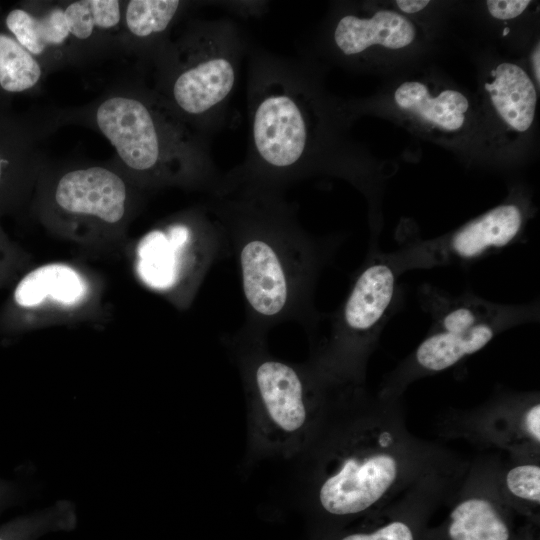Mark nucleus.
Returning a JSON list of instances; mask_svg holds the SVG:
<instances>
[{
  "mask_svg": "<svg viewBox=\"0 0 540 540\" xmlns=\"http://www.w3.org/2000/svg\"><path fill=\"white\" fill-rule=\"evenodd\" d=\"M397 439L392 430L379 428L367 443L341 458L320 484L318 499L322 508L335 516L355 515L392 495L408 468Z\"/></svg>",
  "mask_w": 540,
  "mask_h": 540,
  "instance_id": "nucleus-7",
  "label": "nucleus"
},
{
  "mask_svg": "<svg viewBox=\"0 0 540 540\" xmlns=\"http://www.w3.org/2000/svg\"><path fill=\"white\" fill-rule=\"evenodd\" d=\"M417 38L416 25L401 13L383 9L370 15L349 13L341 16L333 31L336 48L354 57L374 48L401 50Z\"/></svg>",
  "mask_w": 540,
  "mask_h": 540,
  "instance_id": "nucleus-11",
  "label": "nucleus"
},
{
  "mask_svg": "<svg viewBox=\"0 0 540 540\" xmlns=\"http://www.w3.org/2000/svg\"><path fill=\"white\" fill-rule=\"evenodd\" d=\"M38 211L67 238L99 241L116 237L129 221L135 187L114 165H73L38 177Z\"/></svg>",
  "mask_w": 540,
  "mask_h": 540,
  "instance_id": "nucleus-5",
  "label": "nucleus"
},
{
  "mask_svg": "<svg viewBox=\"0 0 540 540\" xmlns=\"http://www.w3.org/2000/svg\"><path fill=\"white\" fill-rule=\"evenodd\" d=\"M6 124L0 125V212L16 204L44 167L30 133Z\"/></svg>",
  "mask_w": 540,
  "mask_h": 540,
  "instance_id": "nucleus-13",
  "label": "nucleus"
},
{
  "mask_svg": "<svg viewBox=\"0 0 540 540\" xmlns=\"http://www.w3.org/2000/svg\"><path fill=\"white\" fill-rule=\"evenodd\" d=\"M539 60H540V50H539V43L535 46L532 54H531V65H532V72H533V81L537 86H539L540 83V66H539Z\"/></svg>",
  "mask_w": 540,
  "mask_h": 540,
  "instance_id": "nucleus-27",
  "label": "nucleus"
},
{
  "mask_svg": "<svg viewBox=\"0 0 540 540\" xmlns=\"http://www.w3.org/2000/svg\"><path fill=\"white\" fill-rule=\"evenodd\" d=\"M531 4L528 0H489V13L498 20H511L520 16Z\"/></svg>",
  "mask_w": 540,
  "mask_h": 540,
  "instance_id": "nucleus-23",
  "label": "nucleus"
},
{
  "mask_svg": "<svg viewBox=\"0 0 540 540\" xmlns=\"http://www.w3.org/2000/svg\"><path fill=\"white\" fill-rule=\"evenodd\" d=\"M522 213L514 204L500 205L459 230L452 240L454 250L473 257L491 246H503L518 233Z\"/></svg>",
  "mask_w": 540,
  "mask_h": 540,
  "instance_id": "nucleus-16",
  "label": "nucleus"
},
{
  "mask_svg": "<svg viewBox=\"0 0 540 540\" xmlns=\"http://www.w3.org/2000/svg\"><path fill=\"white\" fill-rule=\"evenodd\" d=\"M521 428L524 434L534 444L540 443V405L535 403L524 411L521 418Z\"/></svg>",
  "mask_w": 540,
  "mask_h": 540,
  "instance_id": "nucleus-25",
  "label": "nucleus"
},
{
  "mask_svg": "<svg viewBox=\"0 0 540 540\" xmlns=\"http://www.w3.org/2000/svg\"><path fill=\"white\" fill-rule=\"evenodd\" d=\"M488 104L498 122L512 135H521L533 125L537 91L533 79L518 64L501 62L484 83Z\"/></svg>",
  "mask_w": 540,
  "mask_h": 540,
  "instance_id": "nucleus-12",
  "label": "nucleus"
},
{
  "mask_svg": "<svg viewBox=\"0 0 540 540\" xmlns=\"http://www.w3.org/2000/svg\"><path fill=\"white\" fill-rule=\"evenodd\" d=\"M184 3L178 0L123 2L119 34L124 44H153L166 35Z\"/></svg>",
  "mask_w": 540,
  "mask_h": 540,
  "instance_id": "nucleus-17",
  "label": "nucleus"
},
{
  "mask_svg": "<svg viewBox=\"0 0 540 540\" xmlns=\"http://www.w3.org/2000/svg\"><path fill=\"white\" fill-rule=\"evenodd\" d=\"M226 253L224 229L208 206L191 208L147 231L136 243L133 266L144 286L185 310Z\"/></svg>",
  "mask_w": 540,
  "mask_h": 540,
  "instance_id": "nucleus-4",
  "label": "nucleus"
},
{
  "mask_svg": "<svg viewBox=\"0 0 540 540\" xmlns=\"http://www.w3.org/2000/svg\"><path fill=\"white\" fill-rule=\"evenodd\" d=\"M99 286L84 269L51 262L22 272L0 312V329L19 332L83 316L98 301Z\"/></svg>",
  "mask_w": 540,
  "mask_h": 540,
  "instance_id": "nucleus-8",
  "label": "nucleus"
},
{
  "mask_svg": "<svg viewBox=\"0 0 540 540\" xmlns=\"http://www.w3.org/2000/svg\"><path fill=\"white\" fill-rule=\"evenodd\" d=\"M430 1L427 0H398L395 5L401 11V14H414L422 11L428 6Z\"/></svg>",
  "mask_w": 540,
  "mask_h": 540,
  "instance_id": "nucleus-26",
  "label": "nucleus"
},
{
  "mask_svg": "<svg viewBox=\"0 0 540 540\" xmlns=\"http://www.w3.org/2000/svg\"><path fill=\"white\" fill-rule=\"evenodd\" d=\"M504 486L513 498L539 506L540 466L536 463H523L511 467L505 473Z\"/></svg>",
  "mask_w": 540,
  "mask_h": 540,
  "instance_id": "nucleus-20",
  "label": "nucleus"
},
{
  "mask_svg": "<svg viewBox=\"0 0 540 540\" xmlns=\"http://www.w3.org/2000/svg\"><path fill=\"white\" fill-rule=\"evenodd\" d=\"M449 540H512L513 528L503 508L486 495H469L451 510Z\"/></svg>",
  "mask_w": 540,
  "mask_h": 540,
  "instance_id": "nucleus-15",
  "label": "nucleus"
},
{
  "mask_svg": "<svg viewBox=\"0 0 540 540\" xmlns=\"http://www.w3.org/2000/svg\"><path fill=\"white\" fill-rule=\"evenodd\" d=\"M312 130L302 93L280 81L266 85L253 100L251 137L255 166L248 174L232 180L279 190L303 164Z\"/></svg>",
  "mask_w": 540,
  "mask_h": 540,
  "instance_id": "nucleus-6",
  "label": "nucleus"
},
{
  "mask_svg": "<svg viewBox=\"0 0 540 540\" xmlns=\"http://www.w3.org/2000/svg\"><path fill=\"white\" fill-rule=\"evenodd\" d=\"M157 57L155 93L189 126L218 112L237 79L238 45L230 28L196 25L171 43H163Z\"/></svg>",
  "mask_w": 540,
  "mask_h": 540,
  "instance_id": "nucleus-3",
  "label": "nucleus"
},
{
  "mask_svg": "<svg viewBox=\"0 0 540 540\" xmlns=\"http://www.w3.org/2000/svg\"><path fill=\"white\" fill-rule=\"evenodd\" d=\"M115 151L114 165L135 187H206L214 191L211 166L188 124L155 91L119 88L86 113Z\"/></svg>",
  "mask_w": 540,
  "mask_h": 540,
  "instance_id": "nucleus-2",
  "label": "nucleus"
},
{
  "mask_svg": "<svg viewBox=\"0 0 540 540\" xmlns=\"http://www.w3.org/2000/svg\"><path fill=\"white\" fill-rule=\"evenodd\" d=\"M24 252L14 244L0 226V288L17 279L26 263Z\"/></svg>",
  "mask_w": 540,
  "mask_h": 540,
  "instance_id": "nucleus-21",
  "label": "nucleus"
},
{
  "mask_svg": "<svg viewBox=\"0 0 540 540\" xmlns=\"http://www.w3.org/2000/svg\"><path fill=\"white\" fill-rule=\"evenodd\" d=\"M2 22L45 70L83 52L71 34L66 1L13 7L4 14Z\"/></svg>",
  "mask_w": 540,
  "mask_h": 540,
  "instance_id": "nucleus-9",
  "label": "nucleus"
},
{
  "mask_svg": "<svg viewBox=\"0 0 540 540\" xmlns=\"http://www.w3.org/2000/svg\"><path fill=\"white\" fill-rule=\"evenodd\" d=\"M474 321V315L469 309L459 308L446 315L443 325L446 332L464 333L474 326Z\"/></svg>",
  "mask_w": 540,
  "mask_h": 540,
  "instance_id": "nucleus-24",
  "label": "nucleus"
},
{
  "mask_svg": "<svg viewBox=\"0 0 540 540\" xmlns=\"http://www.w3.org/2000/svg\"><path fill=\"white\" fill-rule=\"evenodd\" d=\"M396 108L411 121L442 136L467 127L471 106L461 91L425 80H407L393 93Z\"/></svg>",
  "mask_w": 540,
  "mask_h": 540,
  "instance_id": "nucleus-10",
  "label": "nucleus"
},
{
  "mask_svg": "<svg viewBox=\"0 0 540 540\" xmlns=\"http://www.w3.org/2000/svg\"><path fill=\"white\" fill-rule=\"evenodd\" d=\"M213 194L208 208L235 258L245 304L243 327L266 336L284 322L308 326L318 251L293 208L279 190L257 184L226 181Z\"/></svg>",
  "mask_w": 540,
  "mask_h": 540,
  "instance_id": "nucleus-1",
  "label": "nucleus"
},
{
  "mask_svg": "<svg viewBox=\"0 0 540 540\" xmlns=\"http://www.w3.org/2000/svg\"><path fill=\"white\" fill-rule=\"evenodd\" d=\"M394 275L383 264L367 267L356 279L341 313V329L349 335L370 330L389 306Z\"/></svg>",
  "mask_w": 540,
  "mask_h": 540,
  "instance_id": "nucleus-14",
  "label": "nucleus"
},
{
  "mask_svg": "<svg viewBox=\"0 0 540 540\" xmlns=\"http://www.w3.org/2000/svg\"><path fill=\"white\" fill-rule=\"evenodd\" d=\"M341 540H417V537L411 523L394 519L369 532L349 534Z\"/></svg>",
  "mask_w": 540,
  "mask_h": 540,
  "instance_id": "nucleus-22",
  "label": "nucleus"
},
{
  "mask_svg": "<svg viewBox=\"0 0 540 540\" xmlns=\"http://www.w3.org/2000/svg\"><path fill=\"white\" fill-rule=\"evenodd\" d=\"M492 337L493 330L487 325L473 326L464 333H438L421 343L416 360L427 370L442 371L482 349Z\"/></svg>",
  "mask_w": 540,
  "mask_h": 540,
  "instance_id": "nucleus-18",
  "label": "nucleus"
},
{
  "mask_svg": "<svg viewBox=\"0 0 540 540\" xmlns=\"http://www.w3.org/2000/svg\"><path fill=\"white\" fill-rule=\"evenodd\" d=\"M45 71L0 20V92L20 94L32 91L41 83Z\"/></svg>",
  "mask_w": 540,
  "mask_h": 540,
  "instance_id": "nucleus-19",
  "label": "nucleus"
}]
</instances>
